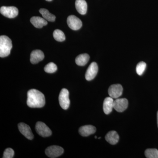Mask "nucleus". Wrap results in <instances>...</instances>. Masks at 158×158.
<instances>
[{
    "label": "nucleus",
    "mask_w": 158,
    "mask_h": 158,
    "mask_svg": "<svg viewBox=\"0 0 158 158\" xmlns=\"http://www.w3.org/2000/svg\"><path fill=\"white\" fill-rule=\"evenodd\" d=\"M157 126L158 127V111L157 113Z\"/></svg>",
    "instance_id": "nucleus-25"
},
{
    "label": "nucleus",
    "mask_w": 158,
    "mask_h": 158,
    "mask_svg": "<svg viewBox=\"0 0 158 158\" xmlns=\"http://www.w3.org/2000/svg\"><path fill=\"white\" fill-rule=\"evenodd\" d=\"M53 37L54 39L59 42H62L64 41L65 39V37L64 33L61 30H55L53 32Z\"/></svg>",
    "instance_id": "nucleus-20"
},
{
    "label": "nucleus",
    "mask_w": 158,
    "mask_h": 158,
    "mask_svg": "<svg viewBox=\"0 0 158 158\" xmlns=\"http://www.w3.org/2000/svg\"><path fill=\"white\" fill-rule=\"evenodd\" d=\"M90 59V56L88 54H82L77 57L75 62L77 65L84 66L88 63Z\"/></svg>",
    "instance_id": "nucleus-18"
},
{
    "label": "nucleus",
    "mask_w": 158,
    "mask_h": 158,
    "mask_svg": "<svg viewBox=\"0 0 158 158\" xmlns=\"http://www.w3.org/2000/svg\"><path fill=\"white\" fill-rule=\"evenodd\" d=\"M146 67V64L144 62L138 63L136 67V72L138 75L141 76L144 73Z\"/></svg>",
    "instance_id": "nucleus-23"
},
{
    "label": "nucleus",
    "mask_w": 158,
    "mask_h": 158,
    "mask_svg": "<svg viewBox=\"0 0 158 158\" xmlns=\"http://www.w3.org/2000/svg\"><path fill=\"white\" fill-rule=\"evenodd\" d=\"M105 138L106 141L110 144L114 145L118 143L119 140V136L116 131H111L107 134Z\"/></svg>",
    "instance_id": "nucleus-17"
},
{
    "label": "nucleus",
    "mask_w": 158,
    "mask_h": 158,
    "mask_svg": "<svg viewBox=\"0 0 158 158\" xmlns=\"http://www.w3.org/2000/svg\"><path fill=\"white\" fill-rule=\"evenodd\" d=\"M113 103L114 100L111 97L105 99L103 105V109L105 114L108 115L112 112L113 108Z\"/></svg>",
    "instance_id": "nucleus-14"
},
{
    "label": "nucleus",
    "mask_w": 158,
    "mask_h": 158,
    "mask_svg": "<svg viewBox=\"0 0 158 158\" xmlns=\"http://www.w3.org/2000/svg\"><path fill=\"white\" fill-rule=\"evenodd\" d=\"M128 106V102L126 98L116 99L114 101L113 108L117 112L121 113L126 110Z\"/></svg>",
    "instance_id": "nucleus-8"
},
{
    "label": "nucleus",
    "mask_w": 158,
    "mask_h": 158,
    "mask_svg": "<svg viewBox=\"0 0 158 158\" xmlns=\"http://www.w3.org/2000/svg\"><path fill=\"white\" fill-rule=\"evenodd\" d=\"M1 14L9 18H14L17 16L19 10L17 8L14 6H2L0 9Z\"/></svg>",
    "instance_id": "nucleus-6"
},
{
    "label": "nucleus",
    "mask_w": 158,
    "mask_h": 158,
    "mask_svg": "<svg viewBox=\"0 0 158 158\" xmlns=\"http://www.w3.org/2000/svg\"><path fill=\"white\" fill-rule=\"evenodd\" d=\"M144 154L147 158H158V150L155 148H148L145 150Z\"/></svg>",
    "instance_id": "nucleus-21"
},
{
    "label": "nucleus",
    "mask_w": 158,
    "mask_h": 158,
    "mask_svg": "<svg viewBox=\"0 0 158 158\" xmlns=\"http://www.w3.org/2000/svg\"><path fill=\"white\" fill-rule=\"evenodd\" d=\"M59 104L63 110H66L68 109L70 105L69 99V92L67 89L63 88L60 91L59 95Z\"/></svg>",
    "instance_id": "nucleus-3"
},
{
    "label": "nucleus",
    "mask_w": 158,
    "mask_h": 158,
    "mask_svg": "<svg viewBox=\"0 0 158 158\" xmlns=\"http://www.w3.org/2000/svg\"><path fill=\"white\" fill-rule=\"evenodd\" d=\"M40 13L42 15L43 17L47 21L50 22H54L56 20V16L54 15L51 14L47 9H40Z\"/></svg>",
    "instance_id": "nucleus-19"
},
{
    "label": "nucleus",
    "mask_w": 158,
    "mask_h": 158,
    "mask_svg": "<svg viewBox=\"0 0 158 158\" xmlns=\"http://www.w3.org/2000/svg\"><path fill=\"white\" fill-rule=\"evenodd\" d=\"M101 137H99V138H98V139H100Z\"/></svg>",
    "instance_id": "nucleus-28"
},
{
    "label": "nucleus",
    "mask_w": 158,
    "mask_h": 158,
    "mask_svg": "<svg viewBox=\"0 0 158 158\" xmlns=\"http://www.w3.org/2000/svg\"><path fill=\"white\" fill-rule=\"evenodd\" d=\"M14 156V151L11 148H6L3 154V158H12Z\"/></svg>",
    "instance_id": "nucleus-24"
},
{
    "label": "nucleus",
    "mask_w": 158,
    "mask_h": 158,
    "mask_svg": "<svg viewBox=\"0 0 158 158\" xmlns=\"http://www.w3.org/2000/svg\"><path fill=\"white\" fill-rule=\"evenodd\" d=\"M45 104V97L42 92L34 89L28 91L27 104L30 108H42Z\"/></svg>",
    "instance_id": "nucleus-1"
},
{
    "label": "nucleus",
    "mask_w": 158,
    "mask_h": 158,
    "mask_svg": "<svg viewBox=\"0 0 158 158\" xmlns=\"http://www.w3.org/2000/svg\"><path fill=\"white\" fill-rule=\"evenodd\" d=\"M75 7L77 11L80 14L84 15L87 13L88 5L85 0H76Z\"/></svg>",
    "instance_id": "nucleus-16"
},
{
    "label": "nucleus",
    "mask_w": 158,
    "mask_h": 158,
    "mask_svg": "<svg viewBox=\"0 0 158 158\" xmlns=\"http://www.w3.org/2000/svg\"><path fill=\"white\" fill-rule=\"evenodd\" d=\"M18 128L22 134L29 140H32L34 136L31 127L27 124L20 123L18 124Z\"/></svg>",
    "instance_id": "nucleus-11"
},
{
    "label": "nucleus",
    "mask_w": 158,
    "mask_h": 158,
    "mask_svg": "<svg viewBox=\"0 0 158 158\" xmlns=\"http://www.w3.org/2000/svg\"><path fill=\"white\" fill-rule=\"evenodd\" d=\"M46 155L51 158L58 157L64 152V149L62 148L57 145H52L48 147L45 150Z\"/></svg>",
    "instance_id": "nucleus-5"
},
{
    "label": "nucleus",
    "mask_w": 158,
    "mask_h": 158,
    "mask_svg": "<svg viewBox=\"0 0 158 158\" xmlns=\"http://www.w3.org/2000/svg\"><path fill=\"white\" fill-rule=\"evenodd\" d=\"M67 24L69 27L74 31L81 29L82 26L81 20L74 15H69L67 19Z\"/></svg>",
    "instance_id": "nucleus-7"
},
{
    "label": "nucleus",
    "mask_w": 158,
    "mask_h": 158,
    "mask_svg": "<svg viewBox=\"0 0 158 158\" xmlns=\"http://www.w3.org/2000/svg\"><path fill=\"white\" fill-rule=\"evenodd\" d=\"M44 58V54L42 51L40 50H35L31 52L30 61L32 64H37L43 60Z\"/></svg>",
    "instance_id": "nucleus-12"
},
{
    "label": "nucleus",
    "mask_w": 158,
    "mask_h": 158,
    "mask_svg": "<svg viewBox=\"0 0 158 158\" xmlns=\"http://www.w3.org/2000/svg\"><path fill=\"white\" fill-rule=\"evenodd\" d=\"M12 48V41L7 36L0 37V57L4 58L9 56Z\"/></svg>",
    "instance_id": "nucleus-2"
},
{
    "label": "nucleus",
    "mask_w": 158,
    "mask_h": 158,
    "mask_svg": "<svg viewBox=\"0 0 158 158\" xmlns=\"http://www.w3.org/2000/svg\"><path fill=\"white\" fill-rule=\"evenodd\" d=\"M97 138V136H95V138Z\"/></svg>",
    "instance_id": "nucleus-27"
},
{
    "label": "nucleus",
    "mask_w": 158,
    "mask_h": 158,
    "mask_svg": "<svg viewBox=\"0 0 158 158\" xmlns=\"http://www.w3.org/2000/svg\"><path fill=\"white\" fill-rule=\"evenodd\" d=\"M96 128L92 125H85L79 128V133L83 137H87L94 134L96 132Z\"/></svg>",
    "instance_id": "nucleus-13"
},
{
    "label": "nucleus",
    "mask_w": 158,
    "mask_h": 158,
    "mask_svg": "<svg viewBox=\"0 0 158 158\" xmlns=\"http://www.w3.org/2000/svg\"><path fill=\"white\" fill-rule=\"evenodd\" d=\"M44 70L48 73H54L56 71L57 66L53 62H50L44 67Z\"/></svg>",
    "instance_id": "nucleus-22"
},
{
    "label": "nucleus",
    "mask_w": 158,
    "mask_h": 158,
    "mask_svg": "<svg viewBox=\"0 0 158 158\" xmlns=\"http://www.w3.org/2000/svg\"><path fill=\"white\" fill-rule=\"evenodd\" d=\"M46 1H48V2H51V1H52V0H46Z\"/></svg>",
    "instance_id": "nucleus-26"
},
{
    "label": "nucleus",
    "mask_w": 158,
    "mask_h": 158,
    "mask_svg": "<svg viewBox=\"0 0 158 158\" xmlns=\"http://www.w3.org/2000/svg\"><path fill=\"white\" fill-rule=\"evenodd\" d=\"M98 72V66L95 62L90 64L85 73V78L88 81H91L95 78Z\"/></svg>",
    "instance_id": "nucleus-10"
},
{
    "label": "nucleus",
    "mask_w": 158,
    "mask_h": 158,
    "mask_svg": "<svg viewBox=\"0 0 158 158\" xmlns=\"http://www.w3.org/2000/svg\"><path fill=\"white\" fill-rule=\"evenodd\" d=\"M35 129L39 135L44 138L49 137L52 134L50 129L42 122H38L36 123Z\"/></svg>",
    "instance_id": "nucleus-4"
},
{
    "label": "nucleus",
    "mask_w": 158,
    "mask_h": 158,
    "mask_svg": "<svg viewBox=\"0 0 158 158\" xmlns=\"http://www.w3.org/2000/svg\"><path fill=\"white\" fill-rule=\"evenodd\" d=\"M30 21L33 26L37 28H41L44 26L48 24V22L46 20L38 16L32 17Z\"/></svg>",
    "instance_id": "nucleus-15"
},
{
    "label": "nucleus",
    "mask_w": 158,
    "mask_h": 158,
    "mask_svg": "<svg viewBox=\"0 0 158 158\" xmlns=\"http://www.w3.org/2000/svg\"><path fill=\"white\" fill-rule=\"evenodd\" d=\"M122 86L119 84L113 85L110 86L108 90V93L110 97L113 98H117L122 94Z\"/></svg>",
    "instance_id": "nucleus-9"
}]
</instances>
